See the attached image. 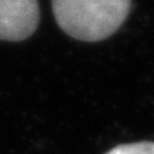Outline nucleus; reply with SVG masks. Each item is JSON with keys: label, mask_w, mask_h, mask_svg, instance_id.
<instances>
[{"label": "nucleus", "mask_w": 154, "mask_h": 154, "mask_svg": "<svg viewBox=\"0 0 154 154\" xmlns=\"http://www.w3.org/2000/svg\"><path fill=\"white\" fill-rule=\"evenodd\" d=\"M60 29L82 42H100L124 23L131 0H51Z\"/></svg>", "instance_id": "nucleus-1"}, {"label": "nucleus", "mask_w": 154, "mask_h": 154, "mask_svg": "<svg viewBox=\"0 0 154 154\" xmlns=\"http://www.w3.org/2000/svg\"><path fill=\"white\" fill-rule=\"evenodd\" d=\"M37 0H0V40L22 42L38 26Z\"/></svg>", "instance_id": "nucleus-2"}, {"label": "nucleus", "mask_w": 154, "mask_h": 154, "mask_svg": "<svg viewBox=\"0 0 154 154\" xmlns=\"http://www.w3.org/2000/svg\"><path fill=\"white\" fill-rule=\"evenodd\" d=\"M106 154H154V143L140 141L131 144H120Z\"/></svg>", "instance_id": "nucleus-3"}]
</instances>
